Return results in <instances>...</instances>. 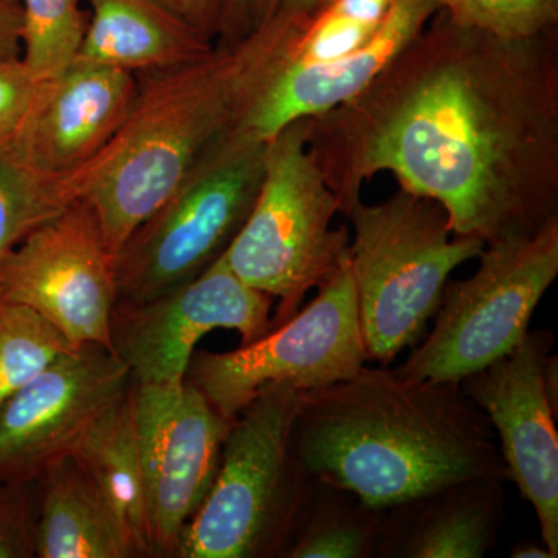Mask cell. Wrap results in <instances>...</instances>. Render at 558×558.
<instances>
[{"label":"cell","instance_id":"cell-1","mask_svg":"<svg viewBox=\"0 0 558 558\" xmlns=\"http://www.w3.org/2000/svg\"><path fill=\"white\" fill-rule=\"evenodd\" d=\"M357 97L310 117L307 149L347 218L388 171L492 244L558 218V27L502 40L439 10Z\"/></svg>","mask_w":558,"mask_h":558},{"label":"cell","instance_id":"cell-2","mask_svg":"<svg viewBox=\"0 0 558 558\" xmlns=\"http://www.w3.org/2000/svg\"><path fill=\"white\" fill-rule=\"evenodd\" d=\"M292 444L315 480L395 508L459 481L508 480L490 422L458 381L388 365L301 392Z\"/></svg>","mask_w":558,"mask_h":558},{"label":"cell","instance_id":"cell-3","mask_svg":"<svg viewBox=\"0 0 558 558\" xmlns=\"http://www.w3.org/2000/svg\"><path fill=\"white\" fill-rule=\"evenodd\" d=\"M120 130L89 163L61 179L69 202L94 208L116 258L140 223L167 201L205 149L233 130L250 84L244 36L207 57L146 73Z\"/></svg>","mask_w":558,"mask_h":558},{"label":"cell","instance_id":"cell-4","mask_svg":"<svg viewBox=\"0 0 558 558\" xmlns=\"http://www.w3.org/2000/svg\"><path fill=\"white\" fill-rule=\"evenodd\" d=\"M300 396L277 385L234 418L213 486L174 558H286L317 481L293 450Z\"/></svg>","mask_w":558,"mask_h":558},{"label":"cell","instance_id":"cell-5","mask_svg":"<svg viewBox=\"0 0 558 558\" xmlns=\"http://www.w3.org/2000/svg\"><path fill=\"white\" fill-rule=\"evenodd\" d=\"M360 330L368 362L389 365L416 347L438 311L450 275L480 258L483 241L458 236L438 202L399 190L347 216Z\"/></svg>","mask_w":558,"mask_h":558},{"label":"cell","instance_id":"cell-6","mask_svg":"<svg viewBox=\"0 0 558 558\" xmlns=\"http://www.w3.org/2000/svg\"><path fill=\"white\" fill-rule=\"evenodd\" d=\"M310 131L311 119L304 117L267 140L258 197L223 253L245 284L278 301L271 329L351 260L347 227L332 229L339 201L307 149Z\"/></svg>","mask_w":558,"mask_h":558},{"label":"cell","instance_id":"cell-7","mask_svg":"<svg viewBox=\"0 0 558 558\" xmlns=\"http://www.w3.org/2000/svg\"><path fill=\"white\" fill-rule=\"evenodd\" d=\"M266 142L227 131L113 258L117 303H140L196 278L247 220L264 175Z\"/></svg>","mask_w":558,"mask_h":558},{"label":"cell","instance_id":"cell-8","mask_svg":"<svg viewBox=\"0 0 558 558\" xmlns=\"http://www.w3.org/2000/svg\"><path fill=\"white\" fill-rule=\"evenodd\" d=\"M558 275V218L534 234L492 242L472 277L449 281L435 328L400 368L413 379L461 381L509 354Z\"/></svg>","mask_w":558,"mask_h":558},{"label":"cell","instance_id":"cell-9","mask_svg":"<svg viewBox=\"0 0 558 558\" xmlns=\"http://www.w3.org/2000/svg\"><path fill=\"white\" fill-rule=\"evenodd\" d=\"M357 296L347 264L318 296L263 339L229 352L191 359L186 380L209 405L233 422L258 396L277 385L314 391L354 376L366 365Z\"/></svg>","mask_w":558,"mask_h":558},{"label":"cell","instance_id":"cell-10","mask_svg":"<svg viewBox=\"0 0 558 558\" xmlns=\"http://www.w3.org/2000/svg\"><path fill=\"white\" fill-rule=\"evenodd\" d=\"M274 299L250 288L220 255L196 278L140 303L119 301L110 317V347L138 385L186 380L194 348L216 329H233L242 344L271 330Z\"/></svg>","mask_w":558,"mask_h":558},{"label":"cell","instance_id":"cell-11","mask_svg":"<svg viewBox=\"0 0 558 558\" xmlns=\"http://www.w3.org/2000/svg\"><path fill=\"white\" fill-rule=\"evenodd\" d=\"M0 296L32 307L76 347L112 351L113 255L87 202L73 201L3 256Z\"/></svg>","mask_w":558,"mask_h":558},{"label":"cell","instance_id":"cell-12","mask_svg":"<svg viewBox=\"0 0 558 558\" xmlns=\"http://www.w3.org/2000/svg\"><path fill=\"white\" fill-rule=\"evenodd\" d=\"M150 556L175 557L180 535L207 497L233 422L220 417L189 380L171 387L131 384Z\"/></svg>","mask_w":558,"mask_h":558},{"label":"cell","instance_id":"cell-13","mask_svg":"<svg viewBox=\"0 0 558 558\" xmlns=\"http://www.w3.org/2000/svg\"><path fill=\"white\" fill-rule=\"evenodd\" d=\"M131 384L130 368L101 344H81L51 363L0 407V484L38 483Z\"/></svg>","mask_w":558,"mask_h":558},{"label":"cell","instance_id":"cell-14","mask_svg":"<svg viewBox=\"0 0 558 558\" xmlns=\"http://www.w3.org/2000/svg\"><path fill=\"white\" fill-rule=\"evenodd\" d=\"M550 330H535L509 354L459 381L488 418L501 446L508 480L534 506L542 542L558 557L557 407L546 387Z\"/></svg>","mask_w":558,"mask_h":558},{"label":"cell","instance_id":"cell-15","mask_svg":"<svg viewBox=\"0 0 558 558\" xmlns=\"http://www.w3.org/2000/svg\"><path fill=\"white\" fill-rule=\"evenodd\" d=\"M439 10V0H396L368 46L323 64L288 61V51L299 33L260 76L233 130L267 142L292 121L319 116L357 97Z\"/></svg>","mask_w":558,"mask_h":558},{"label":"cell","instance_id":"cell-16","mask_svg":"<svg viewBox=\"0 0 558 558\" xmlns=\"http://www.w3.org/2000/svg\"><path fill=\"white\" fill-rule=\"evenodd\" d=\"M140 90L128 70L73 61L44 80L38 98L16 134L17 148L47 178H68L112 140Z\"/></svg>","mask_w":558,"mask_h":558},{"label":"cell","instance_id":"cell-17","mask_svg":"<svg viewBox=\"0 0 558 558\" xmlns=\"http://www.w3.org/2000/svg\"><path fill=\"white\" fill-rule=\"evenodd\" d=\"M505 519L502 480L459 481L385 509L376 558H483Z\"/></svg>","mask_w":558,"mask_h":558},{"label":"cell","instance_id":"cell-18","mask_svg":"<svg viewBox=\"0 0 558 558\" xmlns=\"http://www.w3.org/2000/svg\"><path fill=\"white\" fill-rule=\"evenodd\" d=\"M92 14L75 60L163 72L207 57L213 39L157 0H89Z\"/></svg>","mask_w":558,"mask_h":558},{"label":"cell","instance_id":"cell-19","mask_svg":"<svg viewBox=\"0 0 558 558\" xmlns=\"http://www.w3.org/2000/svg\"><path fill=\"white\" fill-rule=\"evenodd\" d=\"M38 486L36 557L135 558L116 513L72 458L47 470Z\"/></svg>","mask_w":558,"mask_h":558},{"label":"cell","instance_id":"cell-20","mask_svg":"<svg viewBox=\"0 0 558 558\" xmlns=\"http://www.w3.org/2000/svg\"><path fill=\"white\" fill-rule=\"evenodd\" d=\"M130 389L92 425L70 458L90 476L108 501L135 558H145L153 557L148 505Z\"/></svg>","mask_w":558,"mask_h":558},{"label":"cell","instance_id":"cell-21","mask_svg":"<svg viewBox=\"0 0 558 558\" xmlns=\"http://www.w3.org/2000/svg\"><path fill=\"white\" fill-rule=\"evenodd\" d=\"M384 513L347 488L317 480L286 558H376Z\"/></svg>","mask_w":558,"mask_h":558},{"label":"cell","instance_id":"cell-22","mask_svg":"<svg viewBox=\"0 0 558 558\" xmlns=\"http://www.w3.org/2000/svg\"><path fill=\"white\" fill-rule=\"evenodd\" d=\"M70 204L60 180L35 170L13 137L0 138V260Z\"/></svg>","mask_w":558,"mask_h":558},{"label":"cell","instance_id":"cell-23","mask_svg":"<svg viewBox=\"0 0 558 558\" xmlns=\"http://www.w3.org/2000/svg\"><path fill=\"white\" fill-rule=\"evenodd\" d=\"M76 348L38 312L0 296V407Z\"/></svg>","mask_w":558,"mask_h":558},{"label":"cell","instance_id":"cell-24","mask_svg":"<svg viewBox=\"0 0 558 558\" xmlns=\"http://www.w3.org/2000/svg\"><path fill=\"white\" fill-rule=\"evenodd\" d=\"M83 0H21L24 10L22 61L40 80L69 68L86 33Z\"/></svg>","mask_w":558,"mask_h":558},{"label":"cell","instance_id":"cell-25","mask_svg":"<svg viewBox=\"0 0 558 558\" xmlns=\"http://www.w3.org/2000/svg\"><path fill=\"white\" fill-rule=\"evenodd\" d=\"M459 27L502 40L532 38L558 27V0H439Z\"/></svg>","mask_w":558,"mask_h":558},{"label":"cell","instance_id":"cell-26","mask_svg":"<svg viewBox=\"0 0 558 558\" xmlns=\"http://www.w3.org/2000/svg\"><path fill=\"white\" fill-rule=\"evenodd\" d=\"M328 2L290 46L288 61L292 64H323L341 60L368 46L379 32L381 24H369L336 13L329 10Z\"/></svg>","mask_w":558,"mask_h":558},{"label":"cell","instance_id":"cell-27","mask_svg":"<svg viewBox=\"0 0 558 558\" xmlns=\"http://www.w3.org/2000/svg\"><path fill=\"white\" fill-rule=\"evenodd\" d=\"M38 483L0 484V558L36 557Z\"/></svg>","mask_w":558,"mask_h":558},{"label":"cell","instance_id":"cell-28","mask_svg":"<svg viewBox=\"0 0 558 558\" xmlns=\"http://www.w3.org/2000/svg\"><path fill=\"white\" fill-rule=\"evenodd\" d=\"M43 83L22 58L0 61V138L16 134L35 105Z\"/></svg>","mask_w":558,"mask_h":558},{"label":"cell","instance_id":"cell-29","mask_svg":"<svg viewBox=\"0 0 558 558\" xmlns=\"http://www.w3.org/2000/svg\"><path fill=\"white\" fill-rule=\"evenodd\" d=\"M180 20L189 22L209 39L220 38L223 28V0H157Z\"/></svg>","mask_w":558,"mask_h":558},{"label":"cell","instance_id":"cell-30","mask_svg":"<svg viewBox=\"0 0 558 558\" xmlns=\"http://www.w3.org/2000/svg\"><path fill=\"white\" fill-rule=\"evenodd\" d=\"M24 10L21 0H0V61L22 58Z\"/></svg>","mask_w":558,"mask_h":558},{"label":"cell","instance_id":"cell-31","mask_svg":"<svg viewBox=\"0 0 558 558\" xmlns=\"http://www.w3.org/2000/svg\"><path fill=\"white\" fill-rule=\"evenodd\" d=\"M396 0H329V10L369 24H381Z\"/></svg>","mask_w":558,"mask_h":558},{"label":"cell","instance_id":"cell-32","mask_svg":"<svg viewBox=\"0 0 558 558\" xmlns=\"http://www.w3.org/2000/svg\"><path fill=\"white\" fill-rule=\"evenodd\" d=\"M250 31V0H223V28L218 40H236Z\"/></svg>","mask_w":558,"mask_h":558},{"label":"cell","instance_id":"cell-33","mask_svg":"<svg viewBox=\"0 0 558 558\" xmlns=\"http://www.w3.org/2000/svg\"><path fill=\"white\" fill-rule=\"evenodd\" d=\"M512 558H553L549 550L546 549L545 543L539 542V545L534 542H521L520 545L513 546L510 550Z\"/></svg>","mask_w":558,"mask_h":558},{"label":"cell","instance_id":"cell-34","mask_svg":"<svg viewBox=\"0 0 558 558\" xmlns=\"http://www.w3.org/2000/svg\"><path fill=\"white\" fill-rule=\"evenodd\" d=\"M279 0H250V17H252V28L266 21L267 17L277 9Z\"/></svg>","mask_w":558,"mask_h":558}]
</instances>
